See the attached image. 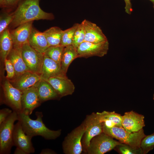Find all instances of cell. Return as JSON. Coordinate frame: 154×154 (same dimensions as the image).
Returning a JSON list of instances; mask_svg holds the SVG:
<instances>
[{"instance_id":"obj_1","label":"cell","mask_w":154,"mask_h":154,"mask_svg":"<svg viewBox=\"0 0 154 154\" xmlns=\"http://www.w3.org/2000/svg\"><path fill=\"white\" fill-rule=\"evenodd\" d=\"M40 0H24L13 11L14 18L8 26L13 29L28 22L39 20H52L54 16L52 13L42 10L39 6Z\"/></svg>"},{"instance_id":"obj_2","label":"cell","mask_w":154,"mask_h":154,"mask_svg":"<svg viewBox=\"0 0 154 154\" xmlns=\"http://www.w3.org/2000/svg\"><path fill=\"white\" fill-rule=\"evenodd\" d=\"M18 114V121L20 122L25 133L32 137L39 135L46 139H54L61 134V129L52 130L46 126L42 121L43 114L41 112H36L37 119L35 120L31 119L29 115L23 112Z\"/></svg>"},{"instance_id":"obj_3","label":"cell","mask_w":154,"mask_h":154,"mask_svg":"<svg viewBox=\"0 0 154 154\" xmlns=\"http://www.w3.org/2000/svg\"><path fill=\"white\" fill-rule=\"evenodd\" d=\"M103 130V132L118 140L120 143L134 147H140L142 140L146 135L143 129L138 132L130 133L122 127H109L104 123Z\"/></svg>"},{"instance_id":"obj_4","label":"cell","mask_w":154,"mask_h":154,"mask_svg":"<svg viewBox=\"0 0 154 154\" xmlns=\"http://www.w3.org/2000/svg\"><path fill=\"white\" fill-rule=\"evenodd\" d=\"M18 120V113L13 111L6 120L0 125V154H9L11 153V148L14 146V123Z\"/></svg>"},{"instance_id":"obj_5","label":"cell","mask_w":154,"mask_h":154,"mask_svg":"<svg viewBox=\"0 0 154 154\" xmlns=\"http://www.w3.org/2000/svg\"><path fill=\"white\" fill-rule=\"evenodd\" d=\"M120 143L103 132L91 139L84 152L89 154H104L114 149Z\"/></svg>"},{"instance_id":"obj_6","label":"cell","mask_w":154,"mask_h":154,"mask_svg":"<svg viewBox=\"0 0 154 154\" xmlns=\"http://www.w3.org/2000/svg\"><path fill=\"white\" fill-rule=\"evenodd\" d=\"M85 131L84 123L75 128L65 137L62 149L66 154H80L83 151L82 140Z\"/></svg>"},{"instance_id":"obj_7","label":"cell","mask_w":154,"mask_h":154,"mask_svg":"<svg viewBox=\"0 0 154 154\" xmlns=\"http://www.w3.org/2000/svg\"><path fill=\"white\" fill-rule=\"evenodd\" d=\"M21 53L24 61L30 71L40 75L44 54L34 49L28 42L22 46Z\"/></svg>"},{"instance_id":"obj_8","label":"cell","mask_w":154,"mask_h":154,"mask_svg":"<svg viewBox=\"0 0 154 154\" xmlns=\"http://www.w3.org/2000/svg\"><path fill=\"white\" fill-rule=\"evenodd\" d=\"M83 123L85 126V131L82 139V143L83 151H85L89 146L91 139L103 132V123L98 120L96 113H94L88 116Z\"/></svg>"},{"instance_id":"obj_9","label":"cell","mask_w":154,"mask_h":154,"mask_svg":"<svg viewBox=\"0 0 154 154\" xmlns=\"http://www.w3.org/2000/svg\"><path fill=\"white\" fill-rule=\"evenodd\" d=\"M3 103L17 113L22 112L21 99L22 92L14 87L6 79L2 85Z\"/></svg>"},{"instance_id":"obj_10","label":"cell","mask_w":154,"mask_h":154,"mask_svg":"<svg viewBox=\"0 0 154 154\" xmlns=\"http://www.w3.org/2000/svg\"><path fill=\"white\" fill-rule=\"evenodd\" d=\"M109 46L108 41L100 43L84 41L77 49L78 58H87L94 56H103L107 54Z\"/></svg>"},{"instance_id":"obj_11","label":"cell","mask_w":154,"mask_h":154,"mask_svg":"<svg viewBox=\"0 0 154 154\" xmlns=\"http://www.w3.org/2000/svg\"><path fill=\"white\" fill-rule=\"evenodd\" d=\"M37 84L22 91L21 112L29 115L42 103L39 97Z\"/></svg>"},{"instance_id":"obj_12","label":"cell","mask_w":154,"mask_h":154,"mask_svg":"<svg viewBox=\"0 0 154 154\" xmlns=\"http://www.w3.org/2000/svg\"><path fill=\"white\" fill-rule=\"evenodd\" d=\"M32 137L24 131L20 122L15 125L13 134L14 146L24 151L27 154L35 152V148L31 142Z\"/></svg>"},{"instance_id":"obj_13","label":"cell","mask_w":154,"mask_h":154,"mask_svg":"<svg viewBox=\"0 0 154 154\" xmlns=\"http://www.w3.org/2000/svg\"><path fill=\"white\" fill-rule=\"evenodd\" d=\"M144 119L143 115L133 111L125 112L122 116V127L130 133L138 132L145 125Z\"/></svg>"},{"instance_id":"obj_14","label":"cell","mask_w":154,"mask_h":154,"mask_svg":"<svg viewBox=\"0 0 154 154\" xmlns=\"http://www.w3.org/2000/svg\"><path fill=\"white\" fill-rule=\"evenodd\" d=\"M45 80L51 84L60 98L72 95L74 91L73 83L66 75L52 77Z\"/></svg>"},{"instance_id":"obj_15","label":"cell","mask_w":154,"mask_h":154,"mask_svg":"<svg viewBox=\"0 0 154 154\" xmlns=\"http://www.w3.org/2000/svg\"><path fill=\"white\" fill-rule=\"evenodd\" d=\"M33 21H31L25 23L14 29L10 30L13 41V47L21 48L24 44L28 42L33 27Z\"/></svg>"},{"instance_id":"obj_16","label":"cell","mask_w":154,"mask_h":154,"mask_svg":"<svg viewBox=\"0 0 154 154\" xmlns=\"http://www.w3.org/2000/svg\"><path fill=\"white\" fill-rule=\"evenodd\" d=\"M82 23L85 30L84 41L100 43L108 41L100 28L96 24L86 19Z\"/></svg>"},{"instance_id":"obj_17","label":"cell","mask_w":154,"mask_h":154,"mask_svg":"<svg viewBox=\"0 0 154 154\" xmlns=\"http://www.w3.org/2000/svg\"><path fill=\"white\" fill-rule=\"evenodd\" d=\"M41 79L40 75L28 71L9 81L14 87L22 91L36 85Z\"/></svg>"},{"instance_id":"obj_18","label":"cell","mask_w":154,"mask_h":154,"mask_svg":"<svg viewBox=\"0 0 154 154\" xmlns=\"http://www.w3.org/2000/svg\"><path fill=\"white\" fill-rule=\"evenodd\" d=\"M65 75L60 64L44 54L40 74L42 79L46 80L52 77Z\"/></svg>"},{"instance_id":"obj_19","label":"cell","mask_w":154,"mask_h":154,"mask_svg":"<svg viewBox=\"0 0 154 154\" xmlns=\"http://www.w3.org/2000/svg\"><path fill=\"white\" fill-rule=\"evenodd\" d=\"M7 58L11 61L15 70V77L13 80L25 72L30 71L26 66L23 59L21 53V48L13 47L8 54Z\"/></svg>"},{"instance_id":"obj_20","label":"cell","mask_w":154,"mask_h":154,"mask_svg":"<svg viewBox=\"0 0 154 154\" xmlns=\"http://www.w3.org/2000/svg\"><path fill=\"white\" fill-rule=\"evenodd\" d=\"M29 45L38 52L44 54L49 47L43 32L33 27L28 40Z\"/></svg>"},{"instance_id":"obj_21","label":"cell","mask_w":154,"mask_h":154,"mask_svg":"<svg viewBox=\"0 0 154 154\" xmlns=\"http://www.w3.org/2000/svg\"><path fill=\"white\" fill-rule=\"evenodd\" d=\"M37 87L42 103L48 100L60 98L52 86L45 80L42 79L37 84Z\"/></svg>"},{"instance_id":"obj_22","label":"cell","mask_w":154,"mask_h":154,"mask_svg":"<svg viewBox=\"0 0 154 154\" xmlns=\"http://www.w3.org/2000/svg\"><path fill=\"white\" fill-rule=\"evenodd\" d=\"M96 114L98 120L108 127H122V116L114 111H104L102 112H97Z\"/></svg>"},{"instance_id":"obj_23","label":"cell","mask_w":154,"mask_h":154,"mask_svg":"<svg viewBox=\"0 0 154 154\" xmlns=\"http://www.w3.org/2000/svg\"><path fill=\"white\" fill-rule=\"evenodd\" d=\"M0 55L2 61L4 62L13 47L10 30L7 28L0 34Z\"/></svg>"},{"instance_id":"obj_24","label":"cell","mask_w":154,"mask_h":154,"mask_svg":"<svg viewBox=\"0 0 154 154\" xmlns=\"http://www.w3.org/2000/svg\"><path fill=\"white\" fill-rule=\"evenodd\" d=\"M78 58L77 49L72 45L64 47L61 62L62 71L66 74L68 67L72 61Z\"/></svg>"},{"instance_id":"obj_25","label":"cell","mask_w":154,"mask_h":154,"mask_svg":"<svg viewBox=\"0 0 154 154\" xmlns=\"http://www.w3.org/2000/svg\"><path fill=\"white\" fill-rule=\"evenodd\" d=\"M63 31L57 27H53L44 31L49 46L60 45Z\"/></svg>"},{"instance_id":"obj_26","label":"cell","mask_w":154,"mask_h":154,"mask_svg":"<svg viewBox=\"0 0 154 154\" xmlns=\"http://www.w3.org/2000/svg\"><path fill=\"white\" fill-rule=\"evenodd\" d=\"M64 47L61 45L49 46L44 54L61 65Z\"/></svg>"},{"instance_id":"obj_27","label":"cell","mask_w":154,"mask_h":154,"mask_svg":"<svg viewBox=\"0 0 154 154\" xmlns=\"http://www.w3.org/2000/svg\"><path fill=\"white\" fill-rule=\"evenodd\" d=\"M2 9L0 15V34L8 27L14 18L13 11Z\"/></svg>"},{"instance_id":"obj_28","label":"cell","mask_w":154,"mask_h":154,"mask_svg":"<svg viewBox=\"0 0 154 154\" xmlns=\"http://www.w3.org/2000/svg\"><path fill=\"white\" fill-rule=\"evenodd\" d=\"M79 24H75L71 27L63 31L60 45L65 47L72 45L74 33Z\"/></svg>"},{"instance_id":"obj_29","label":"cell","mask_w":154,"mask_h":154,"mask_svg":"<svg viewBox=\"0 0 154 154\" xmlns=\"http://www.w3.org/2000/svg\"><path fill=\"white\" fill-rule=\"evenodd\" d=\"M114 149L121 154H143L140 147H134L121 143Z\"/></svg>"},{"instance_id":"obj_30","label":"cell","mask_w":154,"mask_h":154,"mask_svg":"<svg viewBox=\"0 0 154 154\" xmlns=\"http://www.w3.org/2000/svg\"><path fill=\"white\" fill-rule=\"evenodd\" d=\"M140 147L143 154L147 153L154 148V132L146 135L142 140Z\"/></svg>"},{"instance_id":"obj_31","label":"cell","mask_w":154,"mask_h":154,"mask_svg":"<svg viewBox=\"0 0 154 154\" xmlns=\"http://www.w3.org/2000/svg\"><path fill=\"white\" fill-rule=\"evenodd\" d=\"M85 35L84 29L82 22L75 33L73 40L72 45L76 49L84 41Z\"/></svg>"},{"instance_id":"obj_32","label":"cell","mask_w":154,"mask_h":154,"mask_svg":"<svg viewBox=\"0 0 154 154\" xmlns=\"http://www.w3.org/2000/svg\"><path fill=\"white\" fill-rule=\"evenodd\" d=\"M24 0H2L0 2V7L2 9L10 11L16 9Z\"/></svg>"},{"instance_id":"obj_33","label":"cell","mask_w":154,"mask_h":154,"mask_svg":"<svg viewBox=\"0 0 154 154\" xmlns=\"http://www.w3.org/2000/svg\"><path fill=\"white\" fill-rule=\"evenodd\" d=\"M4 63L7 73L6 78L9 81L13 80L15 77V71L14 66L11 61L7 58L5 60Z\"/></svg>"},{"instance_id":"obj_34","label":"cell","mask_w":154,"mask_h":154,"mask_svg":"<svg viewBox=\"0 0 154 154\" xmlns=\"http://www.w3.org/2000/svg\"><path fill=\"white\" fill-rule=\"evenodd\" d=\"M13 111L8 108H4L0 110V125L4 122Z\"/></svg>"},{"instance_id":"obj_35","label":"cell","mask_w":154,"mask_h":154,"mask_svg":"<svg viewBox=\"0 0 154 154\" xmlns=\"http://www.w3.org/2000/svg\"><path fill=\"white\" fill-rule=\"evenodd\" d=\"M124 1L125 3V11L127 14L130 15L133 11L131 0H124Z\"/></svg>"},{"instance_id":"obj_36","label":"cell","mask_w":154,"mask_h":154,"mask_svg":"<svg viewBox=\"0 0 154 154\" xmlns=\"http://www.w3.org/2000/svg\"><path fill=\"white\" fill-rule=\"evenodd\" d=\"M56 153L54 151L49 149H42L40 153V154H55Z\"/></svg>"},{"instance_id":"obj_37","label":"cell","mask_w":154,"mask_h":154,"mask_svg":"<svg viewBox=\"0 0 154 154\" xmlns=\"http://www.w3.org/2000/svg\"><path fill=\"white\" fill-rule=\"evenodd\" d=\"M14 153L15 154H27L23 150L17 147L15 150Z\"/></svg>"},{"instance_id":"obj_38","label":"cell","mask_w":154,"mask_h":154,"mask_svg":"<svg viewBox=\"0 0 154 154\" xmlns=\"http://www.w3.org/2000/svg\"><path fill=\"white\" fill-rule=\"evenodd\" d=\"M149 0L151 1L153 3V6L154 8V0Z\"/></svg>"},{"instance_id":"obj_39","label":"cell","mask_w":154,"mask_h":154,"mask_svg":"<svg viewBox=\"0 0 154 154\" xmlns=\"http://www.w3.org/2000/svg\"><path fill=\"white\" fill-rule=\"evenodd\" d=\"M153 100H154V94L153 95Z\"/></svg>"},{"instance_id":"obj_40","label":"cell","mask_w":154,"mask_h":154,"mask_svg":"<svg viewBox=\"0 0 154 154\" xmlns=\"http://www.w3.org/2000/svg\"><path fill=\"white\" fill-rule=\"evenodd\" d=\"M2 0H0V2Z\"/></svg>"}]
</instances>
